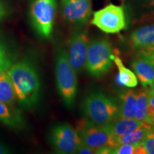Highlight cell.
I'll return each instance as SVG.
<instances>
[{"instance_id": "6da1fadb", "label": "cell", "mask_w": 154, "mask_h": 154, "mask_svg": "<svg viewBox=\"0 0 154 154\" xmlns=\"http://www.w3.org/2000/svg\"><path fill=\"white\" fill-rule=\"evenodd\" d=\"M7 72L14 86L17 102L25 109L35 106L41 91V82L35 66L29 61L22 60L12 63Z\"/></svg>"}, {"instance_id": "7a4b0ae2", "label": "cell", "mask_w": 154, "mask_h": 154, "mask_svg": "<svg viewBox=\"0 0 154 154\" xmlns=\"http://www.w3.org/2000/svg\"><path fill=\"white\" fill-rule=\"evenodd\" d=\"M84 119L97 125H107L119 117V104L112 98L101 91H93L82 103Z\"/></svg>"}, {"instance_id": "3957f363", "label": "cell", "mask_w": 154, "mask_h": 154, "mask_svg": "<svg viewBox=\"0 0 154 154\" xmlns=\"http://www.w3.org/2000/svg\"><path fill=\"white\" fill-rule=\"evenodd\" d=\"M57 91L64 105L71 109L74 104L77 93V73L70 64L66 50L58 51L55 62Z\"/></svg>"}, {"instance_id": "277c9868", "label": "cell", "mask_w": 154, "mask_h": 154, "mask_svg": "<svg viewBox=\"0 0 154 154\" xmlns=\"http://www.w3.org/2000/svg\"><path fill=\"white\" fill-rule=\"evenodd\" d=\"M113 57L110 42L105 38L90 41L86 56L85 69L90 76L101 78L110 71Z\"/></svg>"}, {"instance_id": "5b68a950", "label": "cell", "mask_w": 154, "mask_h": 154, "mask_svg": "<svg viewBox=\"0 0 154 154\" xmlns=\"http://www.w3.org/2000/svg\"><path fill=\"white\" fill-rule=\"evenodd\" d=\"M57 9V0H33L29 7V18L36 33L49 38L53 32Z\"/></svg>"}, {"instance_id": "8992f818", "label": "cell", "mask_w": 154, "mask_h": 154, "mask_svg": "<svg viewBox=\"0 0 154 154\" xmlns=\"http://www.w3.org/2000/svg\"><path fill=\"white\" fill-rule=\"evenodd\" d=\"M76 129L82 138V143L92 148L96 151L105 147L113 150L117 146L116 137L108 124H94L84 119L78 123Z\"/></svg>"}, {"instance_id": "52a82bcc", "label": "cell", "mask_w": 154, "mask_h": 154, "mask_svg": "<svg viewBox=\"0 0 154 154\" xmlns=\"http://www.w3.org/2000/svg\"><path fill=\"white\" fill-rule=\"evenodd\" d=\"M91 24L105 33H119L126 27L124 9L121 6L108 5L94 12Z\"/></svg>"}, {"instance_id": "ba28073f", "label": "cell", "mask_w": 154, "mask_h": 154, "mask_svg": "<svg viewBox=\"0 0 154 154\" xmlns=\"http://www.w3.org/2000/svg\"><path fill=\"white\" fill-rule=\"evenodd\" d=\"M49 140L55 151L59 153H76L82 140L76 128L68 124L53 127L49 133Z\"/></svg>"}, {"instance_id": "9c48e42d", "label": "cell", "mask_w": 154, "mask_h": 154, "mask_svg": "<svg viewBox=\"0 0 154 154\" xmlns=\"http://www.w3.org/2000/svg\"><path fill=\"white\" fill-rule=\"evenodd\" d=\"M89 43V37L84 31H76L69 38L66 54L69 63L77 74L85 69Z\"/></svg>"}, {"instance_id": "30bf717a", "label": "cell", "mask_w": 154, "mask_h": 154, "mask_svg": "<svg viewBox=\"0 0 154 154\" xmlns=\"http://www.w3.org/2000/svg\"><path fill=\"white\" fill-rule=\"evenodd\" d=\"M63 19L72 24H86L92 13L91 0H61Z\"/></svg>"}, {"instance_id": "8fae6325", "label": "cell", "mask_w": 154, "mask_h": 154, "mask_svg": "<svg viewBox=\"0 0 154 154\" xmlns=\"http://www.w3.org/2000/svg\"><path fill=\"white\" fill-rule=\"evenodd\" d=\"M132 68L141 85L146 89L154 86V63L146 58L138 57L132 62Z\"/></svg>"}, {"instance_id": "7c38bea8", "label": "cell", "mask_w": 154, "mask_h": 154, "mask_svg": "<svg viewBox=\"0 0 154 154\" xmlns=\"http://www.w3.org/2000/svg\"><path fill=\"white\" fill-rule=\"evenodd\" d=\"M0 123L6 126L19 129L25 126L22 113L14 106H10L0 101Z\"/></svg>"}, {"instance_id": "4fadbf2b", "label": "cell", "mask_w": 154, "mask_h": 154, "mask_svg": "<svg viewBox=\"0 0 154 154\" xmlns=\"http://www.w3.org/2000/svg\"><path fill=\"white\" fill-rule=\"evenodd\" d=\"M131 47L136 51L154 46V24L142 26L132 32L130 36Z\"/></svg>"}, {"instance_id": "5bb4252c", "label": "cell", "mask_w": 154, "mask_h": 154, "mask_svg": "<svg viewBox=\"0 0 154 154\" xmlns=\"http://www.w3.org/2000/svg\"><path fill=\"white\" fill-rule=\"evenodd\" d=\"M137 93L132 89L124 91L119 96V117L121 118H134L136 110Z\"/></svg>"}, {"instance_id": "9a60e30c", "label": "cell", "mask_w": 154, "mask_h": 154, "mask_svg": "<svg viewBox=\"0 0 154 154\" xmlns=\"http://www.w3.org/2000/svg\"><path fill=\"white\" fill-rule=\"evenodd\" d=\"M144 123L145 122L138 121L134 118L127 119L119 117L111 124H108V126L113 136L117 137L133 131L143 125Z\"/></svg>"}, {"instance_id": "2e32d148", "label": "cell", "mask_w": 154, "mask_h": 154, "mask_svg": "<svg viewBox=\"0 0 154 154\" xmlns=\"http://www.w3.org/2000/svg\"><path fill=\"white\" fill-rule=\"evenodd\" d=\"M151 126L152 124L145 122L141 126L138 127V128L128 133V134L121 136H117V137L115 136L117 146L124 143L132 144L135 146L140 145L143 143Z\"/></svg>"}, {"instance_id": "e0dca14e", "label": "cell", "mask_w": 154, "mask_h": 154, "mask_svg": "<svg viewBox=\"0 0 154 154\" xmlns=\"http://www.w3.org/2000/svg\"><path fill=\"white\" fill-rule=\"evenodd\" d=\"M0 101L14 106L17 101L14 86L7 72L0 74Z\"/></svg>"}, {"instance_id": "ac0fdd59", "label": "cell", "mask_w": 154, "mask_h": 154, "mask_svg": "<svg viewBox=\"0 0 154 154\" xmlns=\"http://www.w3.org/2000/svg\"><path fill=\"white\" fill-rule=\"evenodd\" d=\"M113 61L116 65L119 70L117 81L121 85L126 86L128 88H134L138 85V78L134 72L130 69L126 68L120 58L113 57Z\"/></svg>"}, {"instance_id": "d6986e66", "label": "cell", "mask_w": 154, "mask_h": 154, "mask_svg": "<svg viewBox=\"0 0 154 154\" xmlns=\"http://www.w3.org/2000/svg\"><path fill=\"white\" fill-rule=\"evenodd\" d=\"M148 109H149V94L148 91H141L137 93L136 110L134 119L143 122L148 123Z\"/></svg>"}, {"instance_id": "ffe728a7", "label": "cell", "mask_w": 154, "mask_h": 154, "mask_svg": "<svg viewBox=\"0 0 154 154\" xmlns=\"http://www.w3.org/2000/svg\"><path fill=\"white\" fill-rule=\"evenodd\" d=\"M111 153L115 154H146L142 143L140 145H132V144H121L114 148Z\"/></svg>"}, {"instance_id": "44dd1931", "label": "cell", "mask_w": 154, "mask_h": 154, "mask_svg": "<svg viewBox=\"0 0 154 154\" xmlns=\"http://www.w3.org/2000/svg\"><path fill=\"white\" fill-rule=\"evenodd\" d=\"M12 63L7 49L4 44L0 42V74L7 72Z\"/></svg>"}, {"instance_id": "7402d4cb", "label": "cell", "mask_w": 154, "mask_h": 154, "mask_svg": "<svg viewBox=\"0 0 154 154\" xmlns=\"http://www.w3.org/2000/svg\"><path fill=\"white\" fill-rule=\"evenodd\" d=\"M146 154H154V126L152 125L142 143Z\"/></svg>"}, {"instance_id": "603a6c76", "label": "cell", "mask_w": 154, "mask_h": 154, "mask_svg": "<svg viewBox=\"0 0 154 154\" xmlns=\"http://www.w3.org/2000/svg\"><path fill=\"white\" fill-rule=\"evenodd\" d=\"M149 94V109H148V123L152 124L154 121V89L148 91Z\"/></svg>"}, {"instance_id": "cb8c5ba5", "label": "cell", "mask_w": 154, "mask_h": 154, "mask_svg": "<svg viewBox=\"0 0 154 154\" xmlns=\"http://www.w3.org/2000/svg\"><path fill=\"white\" fill-rule=\"evenodd\" d=\"M76 153L79 154H94L96 153V151L89 146L85 145V144H82L80 147L77 150Z\"/></svg>"}, {"instance_id": "d4e9b609", "label": "cell", "mask_w": 154, "mask_h": 154, "mask_svg": "<svg viewBox=\"0 0 154 154\" xmlns=\"http://www.w3.org/2000/svg\"><path fill=\"white\" fill-rule=\"evenodd\" d=\"M9 14V9L7 6L3 2L0 1V21L3 20Z\"/></svg>"}, {"instance_id": "484cf974", "label": "cell", "mask_w": 154, "mask_h": 154, "mask_svg": "<svg viewBox=\"0 0 154 154\" xmlns=\"http://www.w3.org/2000/svg\"><path fill=\"white\" fill-rule=\"evenodd\" d=\"M9 153V150L5 147L3 144H2L0 143V154H5V153Z\"/></svg>"}, {"instance_id": "4316f807", "label": "cell", "mask_w": 154, "mask_h": 154, "mask_svg": "<svg viewBox=\"0 0 154 154\" xmlns=\"http://www.w3.org/2000/svg\"><path fill=\"white\" fill-rule=\"evenodd\" d=\"M150 8L154 10V0H146Z\"/></svg>"}, {"instance_id": "83f0119b", "label": "cell", "mask_w": 154, "mask_h": 154, "mask_svg": "<svg viewBox=\"0 0 154 154\" xmlns=\"http://www.w3.org/2000/svg\"><path fill=\"white\" fill-rule=\"evenodd\" d=\"M152 125H153V126H154V121H153V122L152 123Z\"/></svg>"}, {"instance_id": "f1b7e54d", "label": "cell", "mask_w": 154, "mask_h": 154, "mask_svg": "<svg viewBox=\"0 0 154 154\" xmlns=\"http://www.w3.org/2000/svg\"><path fill=\"white\" fill-rule=\"evenodd\" d=\"M153 89H154V86H153Z\"/></svg>"}]
</instances>
